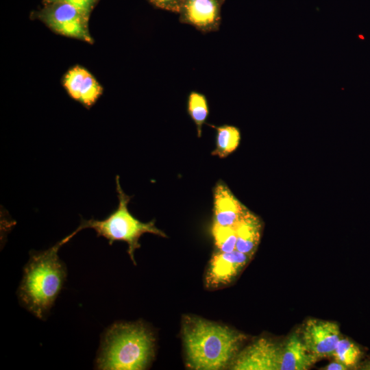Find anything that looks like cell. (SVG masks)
<instances>
[{
  "instance_id": "1",
  "label": "cell",
  "mask_w": 370,
  "mask_h": 370,
  "mask_svg": "<svg viewBox=\"0 0 370 370\" xmlns=\"http://www.w3.org/2000/svg\"><path fill=\"white\" fill-rule=\"evenodd\" d=\"M246 338L235 330L196 316L183 318L182 338L190 369L217 370L227 367Z\"/></svg>"
},
{
  "instance_id": "2",
  "label": "cell",
  "mask_w": 370,
  "mask_h": 370,
  "mask_svg": "<svg viewBox=\"0 0 370 370\" xmlns=\"http://www.w3.org/2000/svg\"><path fill=\"white\" fill-rule=\"evenodd\" d=\"M61 246L58 242L45 251L32 254L24 269L18 295L39 319L53 306L66 278L65 267L58 256Z\"/></svg>"
},
{
  "instance_id": "3",
  "label": "cell",
  "mask_w": 370,
  "mask_h": 370,
  "mask_svg": "<svg viewBox=\"0 0 370 370\" xmlns=\"http://www.w3.org/2000/svg\"><path fill=\"white\" fill-rule=\"evenodd\" d=\"M154 355V338L144 325L116 323L106 332L97 360L99 369L141 370Z\"/></svg>"
},
{
  "instance_id": "4",
  "label": "cell",
  "mask_w": 370,
  "mask_h": 370,
  "mask_svg": "<svg viewBox=\"0 0 370 370\" xmlns=\"http://www.w3.org/2000/svg\"><path fill=\"white\" fill-rule=\"evenodd\" d=\"M115 182L119 200L116 208L103 220L82 219L79 227L65 237L64 241L67 243L80 230L91 228L96 232L97 236L107 239L110 245L114 241L126 242L128 245V254L132 262L136 264L134 252L140 247L139 239L143 234L151 233L162 237H166V235L156 227L154 220L144 223L131 214L127 207L131 196L123 190L119 175L116 176Z\"/></svg>"
},
{
  "instance_id": "5",
  "label": "cell",
  "mask_w": 370,
  "mask_h": 370,
  "mask_svg": "<svg viewBox=\"0 0 370 370\" xmlns=\"http://www.w3.org/2000/svg\"><path fill=\"white\" fill-rule=\"evenodd\" d=\"M43 13L47 25L60 34L91 42L88 33V18L71 5L60 1L51 2Z\"/></svg>"
},
{
  "instance_id": "6",
  "label": "cell",
  "mask_w": 370,
  "mask_h": 370,
  "mask_svg": "<svg viewBox=\"0 0 370 370\" xmlns=\"http://www.w3.org/2000/svg\"><path fill=\"white\" fill-rule=\"evenodd\" d=\"M301 334L309 352L319 359L332 356L341 338L340 328L336 323L314 318L306 321Z\"/></svg>"
},
{
  "instance_id": "7",
  "label": "cell",
  "mask_w": 370,
  "mask_h": 370,
  "mask_svg": "<svg viewBox=\"0 0 370 370\" xmlns=\"http://www.w3.org/2000/svg\"><path fill=\"white\" fill-rule=\"evenodd\" d=\"M281 345L260 338L236 354L230 367L235 370H278Z\"/></svg>"
},
{
  "instance_id": "8",
  "label": "cell",
  "mask_w": 370,
  "mask_h": 370,
  "mask_svg": "<svg viewBox=\"0 0 370 370\" xmlns=\"http://www.w3.org/2000/svg\"><path fill=\"white\" fill-rule=\"evenodd\" d=\"M224 2L225 0H185L179 12V21L202 33L217 32L220 27Z\"/></svg>"
},
{
  "instance_id": "9",
  "label": "cell",
  "mask_w": 370,
  "mask_h": 370,
  "mask_svg": "<svg viewBox=\"0 0 370 370\" xmlns=\"http://www.w3.org/2000/svg\"><path fill=\"white\" fill-rule=\"evenodd\" d=\"M251 258L236 249L230 252L219 251L215 253L210 260L206 275L207 286L217 288L229 284Z\"/></svg>"
},
{
  "instance_id": "10",
  "label": "cell",
  "mask_w": 370,
  "mask_h": 370,
  "mask_svg": "<svg viewBox=\"0 0 370 370\" xmlns=\"http://www.w3.org/2000/svg\"><path fill=\"white\" fill-rule=\"evenodd\" d=\"M64 86L71 97L88 108L95 103L103 92V88L96 79L79 66L67 72L64 78Z\"/></svg>"
},
{
  "instance_id": "11",
  "label": "cell",
  "mask_w": 370,
  "mask_h": 370,
  "mask_svg": "<svg viewBox=\"0 0 370 370\" xmlns=\"http://www.w3.org/2000/svg\"><path fill=\"white\" fill-rule=\"evenodd\" d=\"M213 201L214 223L222 226L235 227L249 211L223 182L214 187Z\"/></svg>"
},
{
  "instance_id": "12",
  "label": "cell",
  "mask_w": 370,
  "mask_h": 370,
  "mask_svg": "<svg viewBox=\"0 0 370 370\" xmlns=\"http://www.w3.org/2000/svg\"><path fill=\"white\" fill-rule=\"evenodd\" d=\"M318 360L309 352L301 338L294 333L281 345L278 370H306Z\"/></svg>"
},
{
  "instance_id": "13",
  "label": "cell",
  "mask_w": 370,
  "mask_h": 370,
  "mask_svg": "<svg viewBox=\"0 0 370 370\" xmlns=\"http://www.w3.org/2000/svg\"><path fill=\"white\" fill-rule=\"evenodd\" d=\"M236 232V249L250 256L259 244L262 223L260 219L249 211L235 225Z\"/></svg>"
},
{
  "instance_id": "14",
  "label": "cell",
  "mask_w": 370,
  "mask_h": 370,
  "mask_svg": "<svg viewBox=\"0 0 370 370\" xmlns=\"http://www.w3.org/2000/svg\"><path fill=\"white\" fill-rule=\"evenodd\" d=\"M213 127L216 130V146L212 155L224 158L238 147L241 140L240 131L237 127L228 125Z\"/></svg>"
},
{
  "instance_id": "15",
  "label": "cell",
  "mask_w": 370,
  "mask_h": 370,
  "mask_svg": "<svg viewBox=\"0 0 370 370\" xmlns=\"http://www.w3.org/2000/svg\"><path fill=\"white\" fill-rule=\"evenodd\" d=\"M187 112L196 126L198 137H201L203 125L209 114V106L206 96L197 91L190 92L187 100Z\"/></svg>"
},
{
  "instance_id": "16",
  "label": "cell",
  "mask_w": 370,
  "mask_h": 370,
  "mask_svg": "<svg viewBox=\"0 0 370 370\" xmlns=\"http://www.w3.org/2000/svg\"><path fill=\"white\" fill-rule=\"evenodd\" d=\"M332 356L336 360L343 364L349 369L358 367L364 356V352L352 340L341 338Z\"/></svg>"
},
{
  "instance_id": "17",
  "label": "cell",
  "mask_w": 370,
  "mask_h": 370,
  "mask_svg": "<svg viewBox=\"0 0 370 370\" xmlns=\"http://www.w3.org/2000/svg\"><path fill=\"white\" fill-rule=\"evenodd\" d=\"M212 233L219 251L230 252L236 249V232L235 227H227L213 223Z\"/></svg>"
},
{
  "instance_id": "18",
  "label": "cell",
  "mask_w": 370,
  "mask_h": 370,
  "mask_svg": "<svg viewBox=\"0 0 370 370\" xmlns=\"http://www.w3.org/2000/svg\"><path fill=\"white\" fill-rule=\"evenodd\" d=\"M50 2L60 1L75 8L82 14L88 18L90 12L97 0H49Z\"/></svg>"
},
{
  "instance_id": "19",
  "label": "cell",
  "mask_w": 370,
  "mask_h": 370,
  "mask_svg": "<svg viewBox=\"0 0 370 370\" xmlns=\"http://www.w3.org/2000/svg\"><path fill=\"white\" fill-rule=\"evenodd\" d=\"M156 7L167 11L179 13L185 0H149Z\"/></svg>"
},
{
  "instance_id": "20",
  "label": "cell",
  "mask_w": 370,
  "mask_h": 370,
  "mask_svg": "<svg viewBox=\"0 0 370 370\" xmlns=\"http://www.w3.org/2000/svg\"><path fill=\"white\" fill-rule=\"evenodd\" d=\"M322 369L323 370H346L348 369V368L345 366L341 362L337 361L335 360V361L332 362L327 366H325Z\"/></svg>"
},
{
  "instance_id": "21",
  "label": "cell",
  "mask_w": 370,
  "mask_h": 370,
  "mask_svg": "<svg viewBox=\"0 0 370 370\" xmlns=\"http://www.w3.org/2000/svg\"><path fill=\"white\" fill-rule=\"evenodd\" d=\"M362 369H370V361L365 362L362 366Z\"/></svg>"
}]
</instances>
